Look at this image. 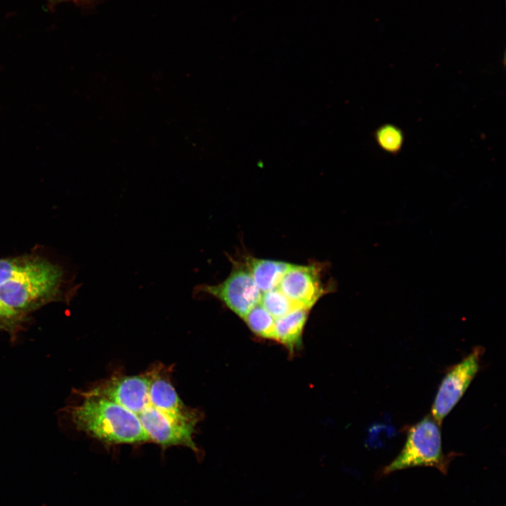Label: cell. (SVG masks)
I'll return each instance as SVG.
<instances>
[{
	"instance_id": "1",
	"label": "cell",
	"mask_w": 506,
	"mask_h": 506,
	"mask_svg": "<svg viewBox=\"0 0 506 506\" xmlns=\"http://www.w3.org/2000/svg\"><path fill=\"white\" fill-rule=\"evenodd\" d=\"M88 391L134 414L150 441L162 448L182 446L198 452L193 440L197 424L169 415L153 403L148 371L137 375L112 376Z\"/></svg>"
},
{
	"instance_id": "2",
	"label": "cell",
	"mask_w": 506,
	"mask_h": 506,
	"mask_svg": "<svg viewBox=\"0 0 506 506\" xmlns=\"http://www.w3.org/2000/svg\"><path fill=\"white\" fill-rule=\"evenodd\" d=\"M63 271L38 255L0 259V304L27 315L62 298Z\"/></svg>"
},
{
	"instance_id": "3",
	"label": "cell",
	"mask_w": 506,
	"mask_h": 506,
	"mask_svg": "<svg viewBox=\"0 0 506 506\" xmlns=\"http://www.w3.org/2000/svg\"><path fill=\"white\" fill-rule=\"evenodd\" d=\"M82 401L68 409L77 429L110 445L149 442L138 417L123 406L88 390Z\"/></svg>"
},
{
	"instance_id": "4",
	"label": "cell",
	"mask_w": 506,
	"mask_h": 506,
	"mask_svg": "<svg viewBox=\"0 0 506 506\" xmlns=\"http://www.w3.org/2000/svg\"><path fill=\"white\" fill-rule=\"evenodd\" d=\"M455 456V453H443L441 424L428 415L408 428L403 448L381 474L389 475L398 470L424 466L434 467L446 474Z\"/></svg>"
},
{
	"instance_id": "5",
	"label": "cell",
	"mask_w": 506,
	"mask_h": 506,
	"mask_svg": "<svg viewBox=\"0 0 506 506\" xmlns=\"http://www.w3.org/2000/svg\"><path fill=\"white\" fill-rule=\"evenodd\" d=\"M261 295L247 267L237 261L233 263L231 273L223 282L216 285H197L193 290L195 298L217 299L242 318L260 304Z\"/></svg>"
},
{
	"instance_id": "6",
	"label": "cell",
	"mask_w": 506,
	"mask_h": 506,
	"mask_svg": "<svg viewBox=\"0 0 506 506\" xmlns=\"http://www.w3.org/2000/svg\"><path fill=\"white\" fill-rule=\"evenodd\" d=\"M484 348L476 346L459 363L446 370L433 402L431 415L441 424L461 399L480 369Z\"/></svg>"
},
{
	"instance_id": "7",
	"label": "cell",
	"mask_w": 506,
	"mask_h": 506,
	"mask_svg": "<svg viewBox=\"0 0 506 506\" xmlns=\"http://www.w3.org/2000/svg\"><path fill=\"white\" fill-rule=\"evenodd\" d=\"M297 307L309 310L325 293L317 265H293L278 287Z\"/></svg>"
},
{
	"instance_id": "8",
	"label": "cell",
	"mask_w": 506,
	"mask_h": 506,
	"mask_svg": "<svg viewBox=\"0 0 506 506\" xmlns=\"http://www.w3.org/2000/svg\"><path fill=\"white\" fill-rule=\"evenodd\" d=\"M293 265L279 261L247 258L246 266L257 286L264 293L278 287Z\"/></svg>"
},
{
	"instance_id": "9",
	"label": "cell",
	"mask_w": 506,
	"mask_h": 506,
	"mask_svg": "<svg viewBox=\"0 0 506 506\" xmlns=\"http://www.w3.org/2000/svg\"><path fill=\"white\" fill-rule=\"evenodd\" d=\"M309 310L297 308L275 319V339L292 350L300 343Z\"/></svg>"
},
{
	"instance_id": "10",
	"label": "cell",
	"mask_w": 506,
	"mask_h": 506,
	"mask_svg": "<svg viewBox=\"0 0 506 506\" xmlns=\"http://www.w3.org/2000/svg\"><path fill=\"white\" fill-rule=\"evenodd\" d=\"M373 136L377 146L391 155H397L405 142L403 131L394 124L386 123L378 126Z\"/></svg>"
},
{
	"instance_id": "11",
	"label": "cell",
	"mask_w": 506,
	"mask_h": 506,
	"mask_svg": "<svg viewBox=\"0 0 506 506\" xmlns=\"http://www.w3.org/2000/svg\"><path fill=\"white\" fill-rule=\"evenodd\" d=\"M243 319L259 337L275 339V319L260 304L252 309Z\"/></svg>"
},
{
	"instance_id": "12",
	"label": "cell",
	"mask_w": 506,
	"mask_h": 506,
	"mask_svg": "<svg viewBox=\"0 0 506 506\" xmlns=\"http://www.w3.org/2000/svg\"><path fill=\"white\" fill-rule=\"evenodd\" d=\"M260 304L275 319L279 318L297 308L278 287L264 292Z\"/></svg>"
},
{
	"instance_id": "13",
	"label": "cell",
	"mask_w": 506,
	"mask_h": 506,
	"mask_svg": "<svg viewBox=\"0 0 506 506\" xmlns=\"http://www.w3.org/2000/svg\"><path fill=\"white\" fill-rule=\"evenodd\" d=\"M27 316L17 313L0 304V330L6 332L12 338L22 329Z\"/></svg>"
},
{
	"instance_id": "14",
	"label": "cell",
	"mask_w": 506,
	"mask_h": 506,
	"mask_svg": "<svg viewBox=\"0 0 506 506\" xmlns=\"http://www.w3.org/2000/svg\"><path fill=\"white\" fill-rule=\"evenodd\" d=\"M60 1H70V0H60ZM71 1H91V0H71Z\"/></svg>"
}]
</instances>
